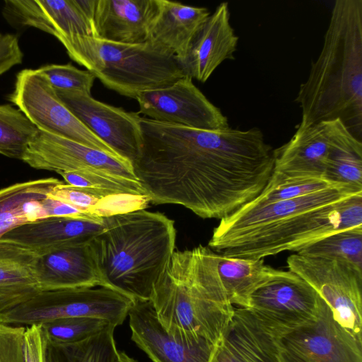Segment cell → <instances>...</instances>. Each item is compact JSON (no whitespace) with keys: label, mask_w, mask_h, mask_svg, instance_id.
Here are the masks:
<instances>
[{"label":"cell","mask_w":362,"mask_h":362,"mask_svg":"<svg viewBox=\"0 0 362 362\" xmlns=\"http://www.w3.org/2000/svg\"><path fill=\"white\" fill-rule=\"evenodd\" d=\"M141 146L134 173L150 202L179 204L220 218L257 197L274 170L262 131H209L140 117Z\"/></svg>","instance_id":"1"},{"label":"cell","mask_w":362,"mask_h":362,"mask_svg":"<svg viewBox=\"0 0 362 362\" xmlns=\"http://www.w3.org/2000/svg\"><path fill=\"white\" fill-rule=\"evenodd\" d=\"M295 101L300 127L340 119L362 138V0L334 1L322 48Z\"/></svg>","instance_id":"2"},{"label":"cell","mask_w":362,"mask_h":362,"mask_svg":"<svg viewBox=\"0 0 362 362\" xmlns=\"http://www.w3.org/2000/svg\"><path fill=\"white\" fill-rule=\"evenodd\" d=\"M103 230L90 242L104 286L149 301L175 252L174 221L145 209L103 218Z\"/></svg>","instance_id":"3"},{"label":"cell","mask_w":362,"mask_h":362,"mask_svg":"<svg viewBox=\"0 0 362 362\" xmlns=\"http://www.w3.org/2000/svg\"><path fill=\"white\" fill-rule=\"evenodd\" d=\"M59 42L72 60L125 97L136 99L141 93L168 87L185 76L175 56L148 41L124 44L77 36Z\"/></svg>","instance_id":"4"},{"label":"cell","mask_w":362,"mask_h":362,"mask_svg":"<svg viewBox=\"0 0 362 362\" xmlns=\"http://www.w3.org/2000/svg\"><path fill=\"white\" fill-rule=\"evenodd\" d=\"M362 228V194L221 240L208 247L224 255L261 259L285 251L299 252L332 234Z\"/></svg>","instance_id":"5"},{"label":"cell","mask_w":362,"mask_h":362,"mask_svg":"<svg viewBox=\"0 0 362 362\" xmlns=\"http://www.w3.org/2000/svg\"><path fill=\"white\" fill-rule=\"evenodd\" d=\"M189 250L175 251L171 262L153 288L150 302L169 331L193 333L217 344L235 307L222 302L195 284L188 273Z\"/></svg>","instance_id":"6"},{"label":"cell","mask_w":362,"mask_h":362,"mask_svg":"<svg viewBox=\"0 0 362 362\" xmlns=\"http://www.w3.org/2000/svg\"><path fill=\"white\" fill-rule=\"evenodd\" d=\"M134 300L105 286L39 292L0 314V322L11 325H40L70 317L101 318L117 327L128 316Z\"/></svg>","instance_id":"7"},{"label":"cell","mask_w":362,"mask_h":362,"mask_svg":"<svg viewBox=\"0 0 362 362\" xmlns=\"http://www.w3.org/2000/svg\"><path fill=\"white\" fill-rule=\"evenodd\" d=\"M323 300L296 273L269 267L266 279L250 294L246 308L280 337L314 322Z\"/></svg>","instance_id":"8"},{"label":"cell","mask_w":362,"mask_h":362,"mask_svg":"<svg viewBox=\"0 0 362 362\" xmlns=\"http://www.w3.org/2000/svg\"><path fill=\"white\" fill-rule=\"evenodd\" d=\"M287 266L317 291L336 320L362 342V269L341 259L298 253L288 257Z\"/></svg>","instance_id":"9"},{"label":"cell","mask_w":362,"mask_h":362,"mask_svg":"<svg viewBox=\"0 0 362 362\" xmlns=\"http://www.w3.org/2000/svg\"><path fill=\"white\" fill-rule=\"evenodd\" d=\"M8 99L38 130L68 138L120 158L67 108L47 78L37 69H25L17 74Z\"/></svg>","instance_id":"10"},{"label":"cell","mask_w":362,"mask_h":362,"mask_svg":"<svg viewBox=\"0 0 362 362\" xmlns=\"http://www.w3.org/2000/svg\"><path fill=\"white\" fill-rule=\"evenodd\" d=\"M269 269L263 259L230 257L203 245L189 250L188 273L192 280L233 306L247 307L250 294L266 279Z\"/></svg>","instance_id":"11"},{"label":"cell","mask_w":362,"mask_h":362,"mask_svg":"<svg viewBox=\"0 0 362 362\" xmlns=\"http://www.w3.org/2000/svg\"><path fill=\"white\" fill-rule=\"evenodd\" d=\"M354 139L339 119L298 126L288 141L273 150L274 165L270 177L325 178L334 151Z\"/></svg>","instance_id":"12"},{"label":"cell","mask_w":362,"mask_h":362,"mask_svg":"<svg viewBox=\"0 0 362 362\" xmlns=\"http://www.w3.org/2000/svg\"><path fill=\"white\" fill-rule=\"evenodd\" d=\"M279 362H362V342L323 300L317 319L278 338Z\"/></svg>","instance_id":"13"},{"label":"cell","mask_w":362,"mask_h":362,"mask_svg":"<svg viewBox=\"0 0 362 362\" xmlns=\"http://www.w3.org/2000/svg\"><path fill=\"white\" fill-rule=\"evenodd\" d=\"M135 100L138 113L154 121L209 131L230 127L221 110L187 76L168 87L141 93Z\"/></svg>","instance_id":"14"},{"label":"cell","mask_w":362,"mask_h":362,"mask_svg":"<svg viewBox=\"0 0 362 362\" xmlns=\"http://www.w3.org/2000/svg\"><path fill=\"white\" fill-rule=\"evenodd\" d=\"M22 160L35 169L57 173L85 170L138 181L129 161L40 130L28 144Z\"/></svg>","instance_id":"15"},{"label":"cell","mask_w":362,"mask_h":362,"mask_svg":"<svg viewBox=\"0 0 362 362\" xmlns=\"http://www.w3.org/2000/svg\"><path fill=\"white\" fill-rule=\"evenodd\" d=\"M128 317L132 340L153 362H210L216 344L193 333L168 330L150 301L135 300Z\"/></svg>","instance_id":"16"},{"label":"cell","mask_w":362,"mask_h":362,"mask_svg":"<svg viewBox=\"0 0 362 362\" xmlns=\"http://www.w3.org/2000/svg\"><path fill=\"white\" fill-rule=\"evenodd\" d=\"M56 93L67 108L120 158L134 162L141 146L138 112H127L100 102L81 91Z\"/></svg>","instance_id":"17"},{"label":"cell","mask_w":362,"mask_h":362,"mask_svg":"<svg viewBox=\"0 0 362 362\" xmlns=\"http://www.w3.org/2000/svg\"><path fill=\"white\" fill-rule=\"evenodd\" d=\"M3 13L12 24L33 27L59 41L93 37L90 0H6Z\"/></svg>","instance_id":"18"},{"label":"cell","mask_w":362,"mask_h":362,"mask_svg":"<svg viewBox=\"0 0 362 362\" xmlns=\"http://www.w3.org/2000/svg\"><path fill=\"white\" fill-rule=\"evenodd\" d=\"M238 42L228 4L223 2L199 27L184 54L175 58L185 76L204 83L222 62L233 59Z\"/></svg>","instance_id":"19"},{"label":"cell","mask_w":362,"mask_h":362,"mask_svg":"<svg viewBox=\"0 0 362 362\" xmlns=\"http://www.w3.org/2000/svg\"><path fill=\"white\" fill-rule=\"evenodd\" d=\"M359 194H362V189L346 185L260 206L245 204L221 219L214 228L210 240H221L293 215L337 203Z\"/></svg>","instance_id":"20"},{"label":"cell","mask_w":362,"mask_h":362,"mask_svg":"<svg viewBox=\"0 0 362 362\" xmlns=\"http://www.w3.org/2000/svg\"><path fill=\"white\" fill-rule=\"evenodd\" d=\"M34 270L41 291L104 286L90 242L36 254Z\"/></svg>","instance_id":"21"},{"label":"cell","mask_w":362,"mask_h":362,"mask_svg":"<svg viewBox=\"0 0 362 362\" xmlns=\"http://www.w3.org/2000/svg\"><path fill=\"white\" fill-rule=\"evenodd\" d=\"M158 0H90L93 37L124 44L148 41Z\"/></svg>","instance_id":"22"},{"label":"cell","mask_w":362,"mask_h":362,"mask_svg":"<svg viewBox=\"0 0 362 362\" xmlns=\"http://www.w3.org/2000/svg\"><path fill=\"white\" fill-rule=\"evenodd\" d=\"M278 338L247 308H235L210 362H279Z\"/></svg>","instance_id":"23"},{"label":"cell","mask_w":362,"mask_h":362,"mask_svg":"<svg viewBox=\"0 0 362 362\" xmlns=\"http://www.w3.org/2000/svg\"><path fill=\"white\" fill-rule=\"evenodd\" d=\"M103 229V218L49 217L16 227L0 240L39 254L66 245L89 243Z\"/></svg>","instance_id":"24"},{"label":"cell","mask_w":362,"mask_h":362,"mask_svg":"<svg viewBox=\"0 0 362 362\" xmlns=\"http://www.w3.org/2000/svg\"><path fill=\"white\" fill-rule=\"evenodd\" d=\"M158 2V12L151 24L148 41L175 57H180L197 30L211 13L204 7L169 0Z\"/></svg>","instance_id":"25"},{"label":"cell","mask_w":362,"mask_h":362,"mask_svg":"<svg viewBox=\"0 0 362 362\" xmlns=\"http://www.w3.org/2000/svg\"><path fill=\"white\" fill-rule=\"evenodd\" d=\"M35 256L25 247L0 240V314L41 291L35 275Z\"/></svg>","instance_id":"26"},{"label":"cell","mask_w":362,"mask_h":362,"mask_svg":"<svg viewBox=\"0 0 362 362\" xmlns=\"http://www.w3.org/2000/svg\"><path fill=\"white\" fill-rule=\"evenodd\" d=\"M61 182L54 177L41 178L0 189V239L16 227L47 218L42 200Z\"/></svg>","instance_id":"27"},{"label":"cell","mask_w":362,"mask_h":362,"mask_svg":"<svg viewBox=\"0 0 362 362\" xmlns=\"http://www.w3.org/2000/svg\"><path fill=\"white\" fill-rule=\"evenodd\" d=\"M115 328L110 325L96 335L71 344H56L45 337V362H115L119 352L114 338Z\"/></svg>","instance_id":"28"},{"label":"cell","mask_w":362,"mask_h":362,"mask_svg":"<svg viewBox=\"0 0 362 362\" xmlns=\"http://www.w3.org/2000/svg\"><path fill=\"white\" fill-rule=\"evenodd\" d=\"M38 129L18 108L0 105V154L21 160Z\"/></svg>","instance_id":"29"},{"label":"cell","mask_w":362,"mask_h":362,"mask_svg":"<svg viewBox=\"0 0 362 362\" xmlns=\"http://www.w3.org/2000/svg\"><path fill=\"white\" fill-rule=\"evenodd\" d=\"M300 255L338 258L362 269V228H354L329 235L302 250Z\"/></svg>","instance_id":"30"},{"label":"cell","mask_w":362,"mask_h":362,"mask_svg":"<svg viewBox=\"0 0 362 362\" xmlns=\"http://www.w3.org/2000/svg\"><path fill=\"white\" fill-rule=\"evenodd\" d=\"M342 186L346 185L337 184L325 178L295 177L276 180L270 177L261 193L245 204L252 206H260Z\"/></svg>","instance_id":"31"},{"label":"cell","mask_w":362,"mask_h":362,"mask_svg":"<svg viewBox=\"0 0 362 362\" xmlns=\"http://www.w3.org/2000/svg\"><path fill=\"white\" fill-rule=\"evenodd\" d=\"M40 325L45 337L56 344L78 342L113 325L105 320L91 317L59 318Z\"/></svg>","instance_id":"32"},{"label":"cell","mask_w":362,"mask_h":362,"mask_svg":"<svg viewBox=\"0 0 362 362\" xmlns=\"http://www.w3.org/2000/svg\"><path fill=\"white\" fill-rule=\"evenodd\" d=\"M325 178L343 185L362 189V143L354 139L332 155Z\"/></svg>","instance_id":"33"},{"label":"cell","mask_w":362,"mask_h":362,"mask_svg":"<svg viewBox=\"0 0 362 362\" xmlns=\"http://www.w3.org/2000/svg\"><path fill=\"white\" fill-rule=\"evenodd\" d=\"M114 194L117 193L74 187L61 182L52 188L47 197L69 204L84 214L105 218L109 197Z\"/></svg>","instance_id":"34"},{"label":"cell","mask_w":362,"mask_h":362,"mask_svg":"<svg viewBox=\"0 0 362 362\" xmlns=\"http://www.w3.org/2000/svg\"><path fill=\"white\" fill-rule=\"evenodd\" d=\"M48 79L55 90L81 91L90 94L95 77L88 70H81L71 64H48L37 69Z\"/></svg>","instance_id":"35"},{"label":"cell","mask_w":362,"mask_h":362,"mask_svg":"<svg viewBox=\"0 0 362 362\" xmlns=\"http://www.w3.org/2000/svg\"><path fill=\"white\" fill-rule=\"evenodd\" d=\"M25 332L23 326L0 322V362H25Z\"/></svg>","instance_id":"36"},{"label":"cell","mask_w":362,"mask_h":362,"mask_svg":"<svg viewBox=\"0 0 362 362\" xmlns=\"http://www.w3.org/2000/svg\"><path fill=\"white\" fill-rule=\"evenodd\" d=\"M23 59V53L18 37L0 32V76L22 64Z\"/></svg>","instance_id":"37"},{"label":"cell","mask_w":362,"mask_h":362,"mask_svg":"<svg viewBox=\"0 0 362 362\" xmlns=\"http://www.w3.org/2000/svg\"><path fill=\"white\" fill-rule=\"evenodd\" d=\"M45 337L40 325H33L25 332V362H45Z\"/></svg>","instance_id":"38"},{"label":"cell","mask_w":362,"mask_h":362,"mask_svg":"<svg viewBox=\"0 0 362 362\" xmlns=\"http://www.w3.org/2000/svg\"><path fill=\"white\" fill-rule=\"evenodd\" d=\"M47 218L49 217H82L91 216L83 214L74 206L62 201L47 197L42 200ZM95 217V216H93Z\"/></svg>","instance_id":"39"},{"label":"cell","mask_w":362,"mask_h":362,"mask_svg":"<svg viewBox=\"0 0 362 362\" xmlns=\"http://www.w3.org/2000/svg\"><path fill=\"white\" fill-rule=\"evenodd\" d=\"M115 362H137L133 358L129 356L125 352H118Z\"/></svg>","instance_id":"40"}]
</instances>
